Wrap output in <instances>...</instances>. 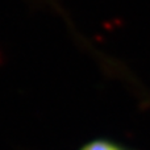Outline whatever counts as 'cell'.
<instances>
[{
	"instance_id": "cell-1",
	"label": "cell",
	"mask_w": 150,
	"mask_h": 150,
	"mask_svg": "<svg viewBox=\"0 0 150 150\" xmlns=\"http://www.w3.org/2000/svg\"><path fill=\"white\" fill-rule=\"evenodd\" d=\"M80 150H125V149L119 146L117 144L111 142V141L96 140V141L88 142L87 145H84Z\"/></svg>"
}]
</instances>
